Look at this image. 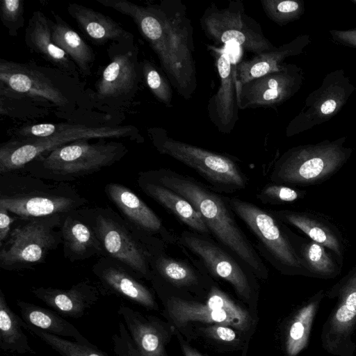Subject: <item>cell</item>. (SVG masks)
I'll return each instance as SVG.
<instances>
[{
	"mask_svg": "<svg viewBox=\"0 0 356 356\" xmlns=\"http://www.w3.org/2000/svg\"><path fill=\"white\" fill-rule=\"evenodd\" d=\"M200 26L204 35L216 44L234 42L242 50L259 54L275 47L261 26L245 13L242 1H230L225 8L212 3L204 11Z\"/></svg>",
	"mask_w": 356,
	"mask_h": 356,
	"instance_id": "obj_14",
	"label": "cell"
},
{
	"mask_svg": "<svg viewBox=\"0 0 356 356\" xmlns=\"http://www.w3.org/2000/svg\"><path fill=\"white\" fill-rule=\"evenodd\" d=\"M64 257L71 262L104 257L102 245L92 227L86 208L65 215L61 225Z\"/></svg>",
	"mask_w": 356,
	"mask_h": 356,
	"instance_id": "obj_23",
	"label": "cell"
},
{
	"mask_svg": "<svg viewBox=\"0 0 356 356\" xmlns=\"http://www.w3.org/2000/svg\"><path fill=\"white\" fill-rule=\"evenodd\" d=\"M79 140L42 154L24 168L49 181L68 183L120 161L128 153L122 142L111 139Z\"/></svg>",
	"mask_w": 356,
	"mask_h": 356,
	"instance_id": "obj_6",
	"label": "cell"
},
{
	"mask_svg": "<svg viewBox=\"0 0 356 356\" xmlns=\"http://www.w3.org/2000/svg\"><path fill=\"white\" fill-rule=\"evenodd\" d=\"M311 42L310 35L302 34L278 47L254 55L236 64L237 84H243L265 74L281 70L284 60L301 54Z\"/></svg>",
	"mask_w": 356,
	"mask_h": 356,
	"instance_id": "obj_29",
	"label": "cell"
},
{
	"mask_svg": "<svg viewBox=\"0 0 356 356\" xmlns=\"http://www.w3.org/2000/svg\"><path fill=\"white\" fill-rule=\"evenodd\" d=\"M104 256L129 268L140 280H152L150 248H165L140 234L111 207L86 208Z\"/></svg>",
	"mask_w": 356,
	"mask_h": 356,
	"instance_id": "obj_11",
	"label": "cell"
},
{
	"mask_svg": "<svg viewBox=\"0 0 356 356\" xmlns=\"http://www.w3.org/2000/svg\"><path fill=\"white\" fill-rule=\"evenodd\" d=\"M355 90L344 70L327 73L321 86L305 99L298 114L290 121L286 136L291 137L329 121L341 111Z\"/></svg>",
	"mask_w": 356,
	"mask_h": 356,
	"instance_id": "obj_16",
	"label": "cell"
},
{
	"mask_svg": "<svg viewBox=\"0 0 356 356\" xmlns=\"http://www.w3.org/2000/svg\"><path fill=\"white\" fill-rule=\"evenodd\" d=\"M306 195V191L273 183L264 186L257 194V199L263 204H283L303 199Z\"/></svg>",
	"mask_w": 356,
	"mask_h": 356,
	"instance_id": "obj_38",
	"label": "cell"
},
{
	"mask_svg": "<svg viewBox=\"0 0 356 356\" xmlns=\"http://www.w3.org/2000/svg\"><path fill=\"white\" fill-rule=\"evenodd\" d=\"M0 115L1 118L32 123L52 113L23 95L0 86Z\"/></svg>",
	"mask_w": 356,
	"mask_h": 356,
	"instance_id": "obj_34",
	"label": "cell"
},
{
	"mask_svg": "<svg viewBox=\"0 0 356 356\" xmlns=\"http://www.w3.org/2000/svg\"><path fill=\"white\" fill-rule=\"evenodd\" d=\"M286 231L304 266L312 277L334 278L341 270L335 256L323 245L293 232L286 224Z\"/></svg>",
	"mask_w": 356,
	"mask_h": 356,
	"instance_id": "obj_31",
	"label": "cell"
},
{
	"mask_svg": "<svg viewBox=\"0 0 356 356\" xmlns=\"http://www.w3.org/2000/svg\"><path fill=\"white\" fill-rule=\"evenodd\" d=\"M65 215L19 218L7 240L0 246V267L6 270L29 268L44 262L51 251L63 242Z\"/></svg>",
	"mask_w": 356,
	"mask_h": 356,
	"instance_id": "obj_12",
	"label": "cell"
},
{
	"mask_svg": "<svg viewBox=\"0 0 356 356\" xmlns=\"http://www.w3.org/2000/svg\"><path fill=\"white\" fill-rule=\"evenodd\" d=\"M132 19L156 54L170 84L185 100L197 87L193 27L180 0L138 5L127 0H95Z\"/></svg>",
	"mask_w": 356,
	"mask_h": 356,
	"instance_id": "obj_1",
	"label": "cell"
},
{
	"mask_svg": "<svg viewBox=\"0 0 356 356\" xmlns=\"http://www.w3.org/2000/svg\"><path fill=\"white\" fill-rule=\"evenodd\" d=\"M23 327L24 330L39 338L62 356H108L94 344L86 345L65 339L29 325L24 321Z\"/></svg>",
	"mask_w": 356,
	"mask_h": 356,
	"instance_id": "obj_35",
	"label": "cell"
},
{
	"mask_svg": "<svg viewBox=\"0 0 356 356\" xmlns=\"http://www.w3.org/2000/svg\"><path fill=\"white\" fill-rule=\"evenodd\" d=\"M53 19H49L51 38L76 65L82 78L92 75V68L96 56L92 48L58 14L51 11Z\"/></svg>",
	"mask_w": 356,
	"mask_h": 356,
	"instance_id": "obj_30",
	"label": "cell"
},
{
	"mask_svg": "<svg viewBox=\"0 0 356 356\" xmlns=\"http://www.w3.org/2000/svg\"><path fill=\"white\" fill-rule=\"evenodd\" d=\"M225 199L236 216L254 235L255 248L261 257L283 275L312 277L291 243L285 223L271 211L250 202L236 197L225 196Z\"/></svg>",
	"mask_w": 356,
	"mask_h": 356,
	"instance_id": "obj_9",
	"label": "cell"
},
{
	"mask_svg": "<svg viewBox=\"0 0 356 356\" xmlns=\"http://www.w3.org/2000/svg\"><path fill=\"white\" fill-rule=\"evenodd\" d=\"M271 212L282 222L302 232L308 238L328 249L342 266L345 245L337 227L323 216L308 211L289 209Z\"/></svg>",
	"mask_w": 356,
	"mask_h": 356,
	"instance_id": "obj_25",
	"label": "cell"
},
{
	"mask_svg": "<svg viewBox=\"0 0 356 356\" xmlns=\"http://www.w3.org/2000/svg\"><path fill=\"white\" fill-rule=\"evenodd\" d=\"M10 138L0 145V174L24 168L38 156L79 140H145L134 125H88L72 122L27 123L7 131Z\"/></svg>",
	"mask_w": 356,
	"mask_h": 356,
	"instance_id": "obj_4",
	"label": "cell"
},
{
	"mask_svg": "<svg viewBox=\"0 0 356 356\" xmlns=\"http://www.w3.org/2000/svg\"><path fill=\"white\" fill-rule=\"evenodd\" d=\"M24 41L31 53L69 75L81 79L79 70L69 56L52 40L49 18L41 10H35L25 29Z\"/></svg>",
	"mask_w": 356,
	"mask_h": 356,
	"instance_id": "obj_26",
	"label": "cell"
},
{
	"mask_svg": "<svg viewBox=\"0 0 356 356\" xmlns=\"http://www.w3.org/2000/svg\"><path fill=\"white\" fill-rule=\"evenodd\" d=\"M143 83L146 84L158 101L167 106L172 105V90L167 78L159 70L156 65L149 60H141Z\"/></svg>",
	"mask_w": 356,
	"mask_h": 356,
	"instance_id": "obj_37",
	"label": "cell"
},
{
	"mask_svg": "<svg viewBox=\"0 0 356 356\" xmlns=\"http://www.w3.org/2000/svg\"><path fill=\"white\" fill-rule=\"evenodd\" d=\"M18 217L0 207V246L7 240Z\"/></svg>",
	"mask_w": 356,
	"mask_h": 356,
	"instance_id": "obj_42",
	"label": "cell"
},
{
	"mask_svg": "<svg viewBox=\"0 0 356 356\" xmlns=\"http://www.w3.org/2000/svg\"><path fill=\"white\" fill-rule=\"evenodd\" d=\"M177 245L186 255L198 261L213 278L228 282L241 300L249 302L253 299L258 278L248 266L211 237L184 230L178 236Z\"/></svg>",
	"mask_w": 356,
	"mask_h": 356,
	"instance_id": "obj_13",
	"label": "cell"
},
{
	"mask_svg": "<svg viewBox=\"0 0 356 356\" xmlns=\"http://www.w3.org/2000/svg\"><path fill=\"white\" fill-rule=\"evenodd\" d=\"M236 330L232 327L219 324H213L202 329L203 333L209 338L225 343L236 341L238 336Z\"/></svg>",
	"mask_w": 356,
	"mask_h": 356,
	"instance_id": "obj_40",
	"label": "cell"
},
{
	"mask_svg": "<svg viewBox=\"0 0 356 356\" xmlns=\"http://www.w3.org/2000/svg\"><path fill=\"white\" fill-rule=\"evenodd\" d=\"M118 314L122 321L111 338L115 356H167L169 335L161 321L125 305H120Z\"/></svg>",
	"mask_w": 356,
	"mask_h": 356,
	"instance_id": "obj_17",
	"label": "cell"
},
{
	"mask_svg": "<svg viewBox=\"0 0 356 356\" xmlns=\"http://www.w3.org/2000/svg\"><path fill=\"white\" fill-rule=\"evenodd\" d=\"M346 136L301 145L284 152L275 161L270 179L287 186L320 184L335 175L350 159L353 149Z\"/></svg>",
	"mask_w": 356,
	"mask_h": 356,
	"instance_id": "obj_8",
	"label": "cell"
},
{
	"mask_svg": "<svg viewBox=\"0 0 356 356\" xmlns=\"http://www.w3.org/2000/svg\"><path fill=\"white\" fill-rule=\"evenodd\" d=\"M331 40L338 45L356 49V28L347 30L329 31Z\"/></svg>",
	"mask_w": 356,
	"mask_h": 356,
	"instance_id": "obj_41",
	"label": "cell"
},
{
	"mask_svg": "<svg viewBox=\"0 0 356 356\" xmlns=\"http://www.w3.org/2000/svg\"><path fill=\"white\" fill-rule=\"evenodd\" d=\"M105 193L122 217L140 234L158 244L177 245L178 236L168 229L156 213L128 187L109 183Z\"/></svg>",
	"mask_w": 356,
	"mask_h": 356,
	"instance_id": "obj_19",
	"label": "cell"
},
{
	"mask_svg": "<svg viewBox=\"0 0 356 356\" xmlns=\"http://www.w3.org/2000/svg\"><path fill=\"white\" fill-rule=\"evenodd\" d=\"M150 253L153 286L193 292L209 289L213 277L193 257L187 255L190 261L173 257L160 248H151Z\"/></svg>",
	"mask_w": 356,
	"mask_h": 356,
	"instance_id": "obj_20",
	"label": "cell"
},
{
	"mask_svg": "<svg viewBox=\"0 0 356 356\" xmlns=\"http://www.w3.org/2000/svg\"><path fill=\"white\" fill-rule=\"evenodd\" d=\"M88 202L68 183L44 179L24 170L0 174V207L19 218L65 215Z\"/></svg>",
	"mask_w": 356,
	"mask_h": 356,
	"instance_id": "obj_5",
	"label": "cell"
},
{
	"mask_svg": "<svg viewBox=\"0 0 356 356\" xmlns=\"http://www.w3.org/2000/svg\"><path fill=\"white\" fill-rule=\"evenodd\" d=\"M147 131L160 154L195 170L216 192L231 193L248 186L247 175L229 156L174 139L162 127H149Z\"/></svg>",
	"mask_w": 356,
	"mask_h": 356,
	"instance_id": "obj_10",
	"label": "cell"
},
{
	"mask_svg": "<svg viewBox=\"0 0 356 356\" xmlns=\"http://www.w3.org/2000/svg\"><path fill=\"white\" fill-rule=\"evenodd\" d=\"M351 2H352L353 3H354L355 5H356V0H351Z\"/></svg>",
	"mask_w": 356,
	"mask_h": 356,
	"instance_id": "obj_44",
	"label": "cell"
},
{
	"mask_svg": "<svg viewBox=\"0 0 356 356\" xmlns=\"http://www.w3.org/2000/svg\"><path fill=\"white\" fill-rule=\"evenodd\" d=\"M267 17L279 26H285L299 19L305 13L301 0H261Z\"/></svg>",
	"mask_w": 356,
	"mask_h": 356,
	"instance_id": "obj_36",
	"label": "cell"
},
{
	"mask_svg": "<svg viewBox=\"0 0 356 356\" xmlns=\"http://www.w3.org/2000/svg\"><path fill=\"white\" fill-rule=\"evenodd\" d=\"M137 183L146 195L172 213L189 230L211 237L200 213L181 195L149 178L143 172L138 174Z\"/></svg>",
	"mask_w": 356,
	"mask_h": 356,
	"instance_id": "obj_28",
	"label": "cell"
},
{
	"mask_svg": "<svg viewBox=\"0 0 356 356\" xmlns=\"http://www.w3.org/2000/svg\"><path fill=\"white\" fill-rule=\"evenodd\" d=\"M31 293L62 316L79 318L99 300L100 289L84 280L67 289L33 287Z\"/></svg>",
	"mask_w": 356,
	"mask_h": 356,
	"instance_id": "obj_24",
	"label": "cell"
},
{
	"mask_svg": "<svg viewBox=\"0 0 356 356\" xmlns=\"http://www.w3.org/2000/svg\"><path fill=\"white\" fill-rule=\"evenodd\" d=\"M92 271L106 292L120 296L147 309H159L151 290L119 261L108 257H100Z\"/></svg>",
	"mask_w": 356,
	"mask_h": 356,
	"instance_id": "obj_22",
	"label": "cell"
},
{
	"mask_svg": "<svg viewBox=\"0 0 356 356\" xmlns=\"http://www.w3.org/2000/svg\"><path fill=\"white\" fill-rule=\"evenodd\" d=\"M304 81L302 67L285 63L283 68L243 84H237L239 109L274 108L293 97Z\"/></svg>",
	"mask_w": 356,
	"mask_h": 356,
	"instance_id": "obj_18",
	"label": "cell"
},
{
	"mask_svg": "<svg viewBox=\"0 0 356 356\" xmlns=\"http://www.w3.org/2000/svg\"><path fill=\"white\" fill-rule=\"evenodd\" d=\"M216 58V66L220 78L216 92L207 104L211 122L220 133L229 134L238 120L236 64L226 49L209 47Z\"/></svg>",
	"mask_w": 356,
	"mask_h": 356,
	"instance_id": "obj_21",
	"label": "cell"
},
{
	"mask_svg": "<svg viewBox=\"0 0 356 356\" xmlns=\"http://www.w3.org/2000/svg\"><path fill=\"white\" fill-rule=\"evenodd\" d=\"M0 86L8 88L49 110L68 122L88 125H120L110 115L97 111L92 89L53 66L34 60L17 62L0 59Z\"/></svg>",
	"mask_w": 356,
	"mask_h": 356,
	"instance_id": "obj_2",
	"label": "cell"
},
{
	"mask_svg": "<svg viewBox=\"0 0 356 356\" xmlns=\"http://www.w3.org/2000/svg\"><path fill=\"white\" fill-rule=\"evenodd\" d=\"M17 306L21 318L26 323L58 337H70L81 343L93 345L56 312L21 300H17Z\"/></svg>",
	"mask_w": 356,
	"mask_h": 356,
	"instance_id": "obj_32",
	"label": "cell"
},
{
	"mask_svg": "<svg viewBox=\"0 0 356 356\" xmlns=\"http://www.w3.org/2000/svg\"><path fill=\"white\" fill-rule=\"evenodd\" d=\"M24 320L8 306L0 289V348L17 354H34L28 337L24 332Z\"/></svg>",
	"mask_w": 356,
	"mask_h": 356,
	"instance_id": "obj_33",
	"label": "cell"
},
{
	"mask_svg": "<svg viewBox=\"0 0 356 356\" xmlns=\"http://www.w3.org/2000/svg\"><path fill=\"white\" fill-rule=\"evenodd\" d=\"M23 0H1L0 19L10 36L16 37L23 28L24 19Z\"/></svg>",
	"mask_w": 356,
	"mask_h": 356,
	"instance_id": "obj_39",
	"label": "cell"
},
{
	"mask_svg": "<svg viewBox=\"0 0 356 356\" xmlns=\"http://www.w3.org/2000/svg\"><path fill=\"white\" fill-rule=\"evenodd\" d=\"M143 172L188 200L200 213L218 243L248 266L258 279H268L267 266L236 221L225 196L196 179L171 169L159 168Z\"/></svg>",
	"mask_w": 356,
	"mask_h": 356,
	"instance_id": "obj_3",
	"label": "cell"
},
{
	"mask_svg": "<svg viewBox=\"0 0 356 356\" xmlns=\"http://www.w3.org/2000/svg\"><path fill=\"white\" fill-rule=\"evenodd\" d=\"M108 63L99 68L92 89L94 108L120 122L143 83L139 49L134 41L109 44Z\"/></svg>",
	"mask_w": 356,
	"mask_h": 356,
	"instance_id": "obj_7",
	"label": "cell"
},
{
	"mask_svg": "<svg viewBox=\"0 0 356 356\" xmlns=\"http://www.w3.org/2000/svg\"><path fill=\"white\" fill-rule=\"evenodd\" d=\"M178 339L184 356H204L186 342L179 334Z\"/></svg>",
	"mask_w": 356,
	"mask_h": 356,
	"instance_id": "obj_43",
	"label": "cell"
},
{
	"mask_svg": "<svg viewBox=\"0 0 356 356\" xmlns=\"http://www.w3.org/2000/svg\"><path fill=\"white\" fill-rule=\"evenodd\" d=\"M67 10L85 37L96 45L134 41L131 33L97 10L76 3H68Z\"/></svg>",
	"mask_w": 356,
	"mask_h": 356,
	"instance_id": "obj_27",
	"label": "cell"
},
{
	"mask_svg": "<svg viewBox=\"0 0 356 356\" xmlns=\"http://www.w3.org/2000/svg\"><path fill=\"white\" fill-rule=\"evenodd\" d=\"M170 320L180 327L191 322L219 324L245 332L252 325L248 312L236 304L214 280L208 289L207 298L200 302L171 294L166 300Z\"/></svg>",
	"mask_w": 356,
	"mask_h": 356,
	"instance_id": "obj_15",
	"label": "cell"
}]
</instances>
